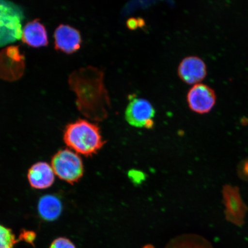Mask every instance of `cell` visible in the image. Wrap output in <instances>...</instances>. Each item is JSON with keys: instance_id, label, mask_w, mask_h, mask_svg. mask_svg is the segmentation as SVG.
Instances as JSON below:
<instances>
[{"instance_id": "1", "label": "cell", "mask_w": 248, "mask_h": 248, "mask_svg": "<svg viewBox=\"0 0 248 248\" xmlns=\"http://www.w3.org/2000/svg\"><path fill=\"white\" fill-rule=\"evenodd\" d=\"M104 74L89 66L74 71L69 78L71 90L77 95L78 109L88 119L103 120L107 116L109 100L103 82Z\"/></svg>"}, {"instance_id": "2", "label": "cell", "mask_w": 248, "mask_h": 248, "mask_svg": "<svg viewBox=\"0 0 248 248\" xmlns=\"http://www.w3.org/2000/svg\"><path fill=\"white\" fill-rule=\"evenodd\" d=\"M63 139L71 150L86 156L97 153L105 143L98 126L83 119L66 126Z\"/></svg>"}, {"instance_id": "3", "label": "cell", "mask_w": 248, "mask_h": 248, "mask_svg": "<svg viewBox=\"0 0 248 248\" xmlns=\"http://www.w3.org/2000/svg\"><path fill=\"white\" fill-rule=\"evenodd\" d=\"M23 9L9 1H0V47L16 42L22 37Z\"/></svg>"}, {"instance_id": "4", "label": "cell", "mask_w": 248, "mask_h": 248, "mask_svg": "<svg viewBox=\"0 0 248 248\" xmlns=\"http://www.w3.org/2000/svg\"><path fill=\"white\" fill-rule=\"evenodd\" d=\"M51 167L59 178L70 184L78 182L84 172L81 158L69 149L59 151L54 155Z\"/></svg>"}, {"instance_id": "5", "label": "cell", "mask_w": 248, "mask_h": 248, "mask_svg": "<svg viewBox=\"0 0 248 248\" xmlns=\"http://www.w3.org/2000/svg\"><path fill=\"white\" fill-rule=\"evenodd\" d=\"M155 110L150 101L144 98L130 97L125 112L126 122L136 128L152 129L154 125Z\"/></svg>"}, {"instance_id": "6", "label": "cell", "mask_w": 248, "mask_h": 248, "mask_svg": "<svg viewBox=\"0 0 248 248\" xmlns=\"http://www.w3.org/2000/svg\"><path fill=\"white\" fill-rule=\"evenodd\" d=\"M25 70V58L19 46H11L0 51V78L7 81L20 79Z\"/></svg>"}, {"instance_id": "7", "label": "cell", "mask_w": 248, "mask_h": 248, "mask_svg": "<svg viewBox=\"0 0 248 248\" xmlns=\"http://www.w3.org/2000/svg\"><path fill=\"white\" fill-rule=\"evenodd\" d=\"M222 195L225 206L226 219L235 225H243L248 207L242 200L239 188L226 185L223 187Z\"/></svg>"}, {"instance_id": "8", "label": "cell", "mask_w": 248, "mask_h": 248, "mask_svg": "<svg viewBox=\"0 0 248 248\" xmlns=\"http://www.w3.org/2000/svg\"><path fill=\"white\" fill-rule=\"evenodd\" d=\"M187 101L189 108L194 112L206 114L215 106L216 95L215 91L209 86L198 83L188 91Z\"/></svg>"}, {"instance_id": "9", "label": "cell", "mask_w": 248, "mask_h": 248, "mask_svg": "<svg viewBox=\"0 0 248 248\" xmlns=\"http://www.w3.org/2000/svg\"><path fill=\"white\" fill-rule=\"evenodd\" d=\"M178 75L183 81L188 85H196L207 75L206 63L196 56H190L184 59L180 63Z\"/></svg>"}, {"instance_id": "10", "label": "cell", "mask_w": 248, "mask_h": 248, "mask_svg": "<svg viewBox=\"0 0 248 248\" xmlns=\"http://www.w3.org/2000/svg\"><path fill=\"white\" fill-rule=\"evenodd\" d=\"M55 48L70 54L78 50L81 45V36L78 31L68 25L61 24L54 33Z\"/></svg>"}, {"instance_id": "11", "label": "cell", "mask_w": 248, "mask_h": 248, "mask_svg": "<svg viewBox=\"0 0 248 248\" xmlns=\"http://www.w3.org/2000/svg\"><path fill=\"white\" fill-rule=\"evenodd\" d=\"M31 187L42 190L51 187L55 181V173L51 166L43 162L34 164L28 172Z\"/></svg>"}, {"instance_id": "12", "label": "cell", "mask_w": 248, "mask_h": 248, "mask_svg": "<svg viewBox=\"0 0 248 248\" xmlns=\"http://www.w3.org/2000/svg\"><path fill=\"white\" fill-rule=\"evenodd\" d=\"M22 41L32 47L38 48L48 44L47 32L39 20L28 23L23 30Z\"/></svg>"}, {"instance_id": "13", "label": "cell", "mask_w": 248, "mask_h": 248, "mask_svg": "<svg viewBox=\"0 0 248 248\" xmlns=\"http://www.w3.org/2000/svg\"><path fill=\"white\" fill-rule=\"evenodd\" d=\"M38 212L43 219L52 221L61 215L62 204L57 197L46 195L40 198L38 206Z\"/></svg>"}, {"instance_id": "14", "label": "cell", "mask_w": 248, "mask_h": 248, "mask_svg": "<svg viewBox=\"0 0 248 248\" xmlns=\"http://www.w3.org/2000/svg\"><path fill=\"white\" fill-rule=\"evenodd\" d=\"M166 248H213L208 240L200 235L189 234L179 235L167 245Z\"/></svg>"}, {"instance_id": "15", "label": "cell", "mask_w": 248, "mask_h": 248, "mask_svg": "<svg viewBox=\"0 0 248 248\" xmlns=\"http://www.w3.org/2000/svg\"><path fill=\"white\" fill-rule=\"evenodd\" d=\"M18 241L11 229L0 224V248H15Z\"/></svg>"}, {"instance_id": "16", "label": "cell", "mask_w": 248, "mask_h": 248, "mask_svg": "<svg viewBox=\"0 0 248 248\" xmlns=\"http://www.w3.org/2000/svg\"><path fill=\"white\" fill-rule=\"evenodd\" d=\"M49 248H76L75 245L66 237H60L52 242Z\"/></svg>"}, {"instance_id": "17", "label": "cell", "mask_w": 248, "mask_h": 248, "mask_svg": "<svg viewBox=\"0 0 248 248\" xmlns=\"http://www.w3.org/2000/svg\"><path fill=\"white\" fill-rule=\"evenodd\" d=\"M237 174L241 180L248 182V157L242 160L238 164Z\"/></svg>"}, {"instance_id": "18", "label": "cell", "mask_w": 248, "mask_h": 248, "mask_svg": "<svg viewBox=\"0 0 248 248\" xmlns=\"http://www.w3.org/2000/svg\"><path fill=\"white\" fill-rule=\"evenodd\" d=\"M36 235L35 232L23 230L21 232L19 240H23L28 244H33L35 240Z\"/></svg>"}, {"instance_id": "19", "label": "cell", "mask_w": 248, "mask_h": 248, "mask_svg": "<svg viewBox=\"0 0 248 248\" xmlns=\"http://www.w3.org/2000/svg\"><path fill=\"white\" fill-rule=\"evenodd\" d=\"M145 23L141 18H131L127 20L126 25L128 29L132 30L137 29L138 27H143Z\"/></svg>"}, {"instance_id": "20", "label": "cell", "mask_w": 248, "mask_h": 248, "mask_svg": "<svg viewBox=\"0 0 248 248\" xmlns=\"http://www.w3.org/2000/svg\"><path fill=\"white\" fill-rule=\"evenodd\" d=\"M144 248H154V247L150 245H148V246H145Z\"/></svg>"}]
</instances>
